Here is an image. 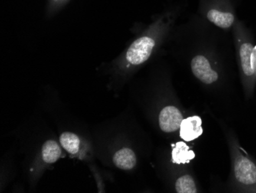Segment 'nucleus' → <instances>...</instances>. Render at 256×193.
Segmentation results:
<instances>
[{"label":"nucleus","mask_w":256,"mask_h":193,"mask_svg":"<svg viewBox=\"0 0 256 193\" xmlns=\"http://www.w3.org/2000/svg\"><path fill=\"white\" fill-rule=\"evenodd\" d=\"M235 175L241 183L252 185L256 182V165L246 157H238L235 162Z\"/></svg>","instance_id":"20e7f679"},{"label":"nucleus","mask_w":256,"mask_h":193,"mask_svg":"<svg viewBox=\"0 0 256 193\" xmlns=\"http://www.w3.org/2000/svg\"><path fill=\"white\" fill-rule=\"evenodd\" d=\"M62 150L57 142L53 140L46 141L42 146L43 160L47 163H54L60 158Z\"/></svg>","instance_id":"1a4fd4ad"},{"label":"nucleus","mask_w":256,"mask_h":193,"mask_svg":"<svg viewBox=\"0 0 256 193\" xmlns=\"http://www.w3.org/2000/svg\"><path fill=\"white\" fill-rule=\"evenodd\" d=\"M172 151V162L176 164L189 163L196 155L194 151L190 149L185 142H178L175 145Z\"/></svg>","instance_id":"0eeeda50"},{"label":"nucleus","mask_w":256,"mask_h":193,"mask_svg":"<svg viewBox=\"0 0 256 193\" xmlns=\"http://www.w3.org/2000/svg\"><path fill=\"white\" fill-rule=\"evenodd\" d=\"M176 190L178 193L196 192L194 178L189 175L180 177L176 182Z\"/></svg>","instance_id":"f8f14e48"},{"label":"nucleus","mask_w":256,"mask_h":193,"mask_svg":"<svg viewBox=\"0 0 256 193\" xmlns=\"http://www.w3.org/2000/svg\"><path fill=\"white\" fill-rule=\"evenodd\" d=\"M71 0H48L47 10L50 14L57 12L63 7H66Z\"/></svg>","instance_id":"ddd939ff"},{"label":"nucleus","mask_w":256,"mask_h":193,"mask_svg":"<svg viewBox=\"0 0 256 193\" xmlns=\"http://www.w3.org/2000/svg\"><path fill=\"white\" fill-rule=\"evenodd\" d=\"M192 73L206 84H211L218 79V74L211 68L208 60L202 56H197L191 62Z\"/></svg>","instance_id":"f03ea898"},{"label":"nucleus","mask_w":256,"mask_h":193,"mask_svg":"<svg viewBox=\"0 0 256 193\" xmlns=\"http://www.w3.org/2000/svg\"><path fill=\"white\" fill-rule=\"evenodd\" d=\"M113 161L118 168L123 170H130L136 165V155L132 149L124 148L114 154Z\"/></svg>","instance_id":"423d86ee"},{"label":"nucleus","mask_w":256,"mask_h":193,"mask_svg":"<svg viewBox=\"0 0 256 193\" xmlns=\"http://www.w3.org/2000/svg\"><path fill=\"white\" fill-rule=\"evenodd\" d=\"M207 18L212 24L220 28L226 29L234 24V15L230 13H222L216 10H211L207 14Z\"/></svg>","instance_id":"6e6552de"},{"label":"nucleus","mask_w":256,"mask_h":193,"mask_svg":"<svg viewBox=\"0 0 256 193\" xmlns=\"http://www.w3.org/2000/svg\"><path fill=\"white\" fill-rule=\"evenodd\" d=\"M254 47L250 43H244L240 47V59L243 72L246 76L254 74L251 66V55Z\"/></svg>","instance_id":"9b49d317"},{"label":"nucleus","mask_w":256,"mask_h":193,"mask_svg":"<svg viewBox=\"0 0 256 193\" xmlns=\"http://www.w3.org/2000/svg\"><path fill=\"white\" fill-rule=\"evenodd\" d=\"M155 47V41L150 37H144L135 40L126 53L128 63L134 66L142 64L150 58Z\"/></svg>","instance_id":"f257e3e1"},{"label":"nucleus","mask_w":256,"mask_h":193,"mask_svg":"<svg viewBox=\"0 0 256 193\" xmlns=\"http://www.w3.org/2000/svg\"><path fill=\"white\" fill-rule=\"evenodd\" d=\"M182 121L180 111L175 106H166L160 113V127L164 132H172L178 130L180 128Z\"/></svg>","instance_id":"7ed1b4c3"},{"label":"nucleus","mask_w":256,"mask_h":193,"mask_svg":"<svg viewBox=\"0 0 256 193\" xmlns=\"http://www.w3.org/2000/svg\"><path fill=\"white\" fill-rule=\"evenodd\" d=\"M180 129V137L186 142H190L202 135V119L197 116L182 119Z\"/></svg>","instance_id":"39448f33"},{"label":"nucleus","mask_w":256,"mask_h":193,"mask_svg":"<svg viewBox=\"0 0 256 193\" xmlns=\"http://www.w3.org/2000/svg\"><path fill=\"white\" fill-rule=\"evenodd\" d=\"M251 66L256 76V46L253 48L251 55Z\"/></svg>","instance_id":"4468645a"},{"label":"nucleus","mask_w":256,"mask_h":193,"mask_svg":"<svg viewBox=\"0 0 256 193\" xmlns=\"http://www.w3.org/2000/svg\"><path fill=\"white\" fill-rule=\"evenodd\" d=\"M60 143L69 153L76 154L79 150L80 139L76 134L66 132L60 136Z\"/></svg>","instance_id":"9d476101"}]
</instances>
